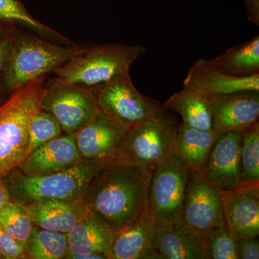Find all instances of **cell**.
Returning <instances> with one entry per match:
<instances>
[{
	"instance_id": "cell-1",
	"label": "cell",
	"mask_w": 259,
	"mask_h": 259,
	"mask_svg": "<svg viewBox=\"0 0 259 259\" xmlns=\"http://www.w3.org/2000/svg\"><path fill=\"white\" fill-rule=\"evenodd\" d=\"M153 171L108 162L90 181L83 202L117 233L134 224L147 209Z\"/></svg>"
},
{
	"instance_id": "cell-2",
	"label": "cell",
	"mask_w": 259,
	"mask_h": 259,
	"mask_svg": "<svg viewBox=\"0 0 259 259\" xmlns=\"http://www.w3.org/2000/svg\"><path fill=\"white\" fill-rule=\"evenodd\" d=\"M107 163L81 158L64 171L29 177L16 169L4 180L10 199L22 206L50 200L75 202L82 200L90 181Z\"/></svg>"
},
{
	"instance_id": "cell-3",
	"label": "cell",
	"mask_w": 259,
	"mask_h": 259,
	"mask_svg": "<svg viewBox=\"0 0 259 259\" xmlns=\"http://www.w3.org/2000/svg\"><path fill=\"white\" fill-rule=\"evenodd\" d=\"M44 77L13 91L0 105V179L16 170L28 156L29 125L40 110Z\"/></svg>"
},
{
	"instance_id": "cell-4",
	"label": "cell",
	"mask_w": 259,
	"mask_h": 259,
	"mask_svg": "<svg viewBox=\"0 0 259 259\" xmlns=\"http://www.w3.org/2000/svg\"><path fill=\"white\" fill-rule=\"evenodd\" d=\"M146 47L107 44L86 48L54 70L57 77L89 89L97 88L117 76L130 74L131 65Z\"/></svg>"
},
{
	"instance_id": "cell-5",
	"label": "cell",
	"mask_w": 259,
	"mask_h": 259,
	"mask_svg": "<svg viewBox=\"0 0 259 259\" xmlns=\"http://www.w3.org/2000/svg\"><path fill=\"white\" fill-rule=\"evenodd\" d=\"M178 127L164 109L127 130L112 161L154 169L175 152Z\"/></svg>"
},
{
	"instance_id": "cell-6",
	"label": "cell",
	"mask_w": 259,
	"mask_h": 259,
	"mask_svg": "<svg viewBox=\"0 0 259 259\" xmlns=\"http://www.w3.org/2000/svg\"><path fill=\"white\" fill-rule=\"evenodd\" d=\"M85 49L62 47L36 37H21L13 41L3 69L7 88L15 91L54 71Z\"/></svg>"
},
{
	"instance_id": "cell-7",
	"label": "cell",
	"mask_w": 259,
	"mask_h": 259,
	"mask_svg": "<svg viewBox=\"0 0 259 259\" xmlns=\"http://www.w3.org/2000/svg\"><path fill=\"white\" fill-rule=\"evenodd\" d=\"M191 174L190 166L175 152L153 169L147 209L156 224L182 223V204Z\"/></svg>"
},
{
	"instance_id": "cell-8",
	"label": "cell",
	"mask_w": 259,
	"mask_h": 259,
	"mask_svg": "<svg viewBox=\"0 0 259 259\" xmlns=\"http://www.w3.org/2000/svg\"><path fill=\"white\" fill-rule=\"evenodd\" d=\"M40 109L54 116L65 134H74L100 111L92 90L56 78L44 85Z\"/></svg>"
},
{
	"instance_id": "cell-9",
	"label": "cell",
	"mask_w": 259,
	"mask_h": 259,
	"mask_svg": "<svg viewBox=\"0 0 259 259\" xmlns=\"http://www.w3.org/2000/svg\"><path fill=\"white\" fill-rule=\"evenodd\" d=\"M95 93L100 111L127 131L165 109L158 100L139 93L130 74L110 80Z\"/></svg>"
},
{
	"instance_id": "cell-10",
	"label": "cell",
	"mask_w": 259,
	"mask_h": 259,
	"mask_svg": "<svg viewBox=\"0 0 259 259\" xmlns=\"http://www.w3.org/2000/svg\"><path fill=\"white\" fill-rule=\"evenodd\" d=\"M182 223L204 239L211 230L225 223L221 191L201 172L191 174L182 204Z\"/></svg>"
},
{
	"instance_id": "cell-11",
	"label": "cell",
	"mask_w": 259,
	"mask_h": 259,
	"mask_svg": "<svg viewBox=\"0 0 259 259\" xmlns=\"http://www.w3.org/2000/svg\"><path fill=\"white\" fill-rule=\"evenodd\" d=\"M126 132L100 110L74 134L80 156L89 161H112Z\"/></svg>"
},
{
	"instance_id": "cell-12",
	"label": "cell",
	"mask_w": 259,
	"mask_h": 259,
	"mask_svg": "<svg viewBox=\"0 0 259 259\" xmlns=\"http://www.w3.org/2000/svg\"><path fill=\"white\" fill-rule=\"evenodd\" d=\"M242 131H231L218 138L202 174L220 191L243 186L241 172Z\"/></svg>"
},
{
	"instance_id": "cell-13",
	"label": "cell",
	"mask_w": 259,
	"mask_h": 259,
	"mask_svg": "<svg viewBox=\"0 0 259 259\" xmlns=\"http://www.w3.org/2000/svg\"><path fill=\"white\" fill-rule=\"evenodd\" d=\"M212 131L218 137L228 132L244 131L258 122L259 92H241L209 97Z\"/></svg>"
},
{
	"instance_id": "cell-14",
	"label": "cell",
	"mask_w": 259,
	"mask_h": 259,
	"mask_svg": "<svg viewBox=\"0 0 259 259\" xmlns=\"http://www.w3.org/2000/svg\"><path fill=\"white\" fill-rule=\"evenodd\" d=\"M223 216L228 231L236 240L259 235V185L221 191Z\"/></svg>"
},
{
	"instance_id": "cell-15",
	"label": "cell",
	"mask_w": 259,
	"mask_h": 259,
	"mask_svg": "<svg viewBox=\"0 0 259 259\" xmlns=\"http://www.w3.org/2000/svg\"><path fill=\"white\" fill-rule=\"evenodd\" d=\"M183 83L208 98L241 92H259V73L232 76L219 71L210 61L199 59L191 66Z\"/></svg>"
},
{
	"instance_id": "cell-16",
	"label": "cell",
	"mask_w": 259,
	"mask_h": 259,
	"mask_svg": "<svg viewBox=\"0 0 259 259\" xmlns=\"http://www.w3.org/2000/svg\"><path fill=\"white\" fill-rule=\"evenodd\" d=\"M81 159L74 134L61 135L35 148L17 169L26 176H44L68 169Z\"/></svg>"
},
{
	"instance_id": "cell-17",
	"label": "cell",
	"mask_w": 259,
	"mask_h": 259,
	"mask_svg": "<svg viewBox=\"0 0 259 259\" xmlns=\"http://www.w3.org/2000/svg\"><path fill=\"white\" fill-rule=\"evenodd\" d=\"M152 246L158 259H207L205 239L182 223L156 224Z\"/></svg>"
},
{
	"instance_id": "cell-18",
	"label": "cell",
	"mask_w": 259,
	"mask_h": 259,
	"mask_svg": "<svg viewBox=\"0 0 259 259\" xmlns=\"http://www.w3.org/2000/svg\"><path fill=\"white\" fill-rule=\"evenodd\" d=\"M156 225L146 209L134 224L116 233L108 259H158L152 246Z\"/></svg>"
},
{
	"instance_id": "cell-19",
	"label": "cell",
	"mask_w": 259,
	"mask_h": 259,
	"mask_svg": "<svg viewBox=\"0 0 259 259\" xmlns=\"http://www.w3.org/2000/svg\"><path fill=\"white\" fill-rule=\"evenodd\" d=\"M67 235L69 253L66 257L70 255L102 253L106 254L108 258L116 232L88 209V212Z\"/></svg>"
},
{
	"instance_id": "cell-20",
	"label": "cell",
	"mask_w": 259,
	"mask_h": 259,
	"mask_svg": "<svg viewBox=\"0 0 259 259\" xmlns=\"http://www.w3.org/2000/svg\"><path fill=\"white\" fill-rule=\"evenodd\" d=\"M23 207L35 226L65 234H68L88 211L83 199L75 202L44 201Z\"/></svg>"
},
{
	"instance_id": "cell-21",
	"label": "cell",
	"mask_w": 259,
	"mask_h": 259,
	"mask_svg": "<svg viewBox=\"0 0 259 259\" xmlns=\"http://www.w3.org/2000/svg\"><path fill=\"white\" fill-rule=\"evenodd\" d=\"M163 106L167 110L178 113L185 125L203 131L212 130V108L209 98L192 89L184 86L182 90L172 95Z\"/></svg>"
},
{
	"instance_id": "cell-22",
	"label": "cell",
	"mask_w": 259,
	"mask_h": 259,
	"mask_svg": "<svg viewBox=\"0 0 259 259\" xmlns=\"http://www.w3.org/2000/svg\"><path fill=\"white\" fill-rule=\"evenodd\" d=\"M218 138L212 130L203 131L180 124L177 131L175 153L192 171L202 173Z\"/></svg>"
},
{
	"instance_id": "cell-23",
	"label": "cell",
	"mask_w": 259,
	"mask_h": 259,
	"mask_svg": "<svg viewBox=\"0 0 259 259\" xmlns=\"http://www.w3.org/2000/svg\"><path fill=\"white\" fill-rule=\"evenodd\" d=\"M209 61L219 71L232 76L258 74L259 35L249 41L227 49Z\"/></svg>"
},
{
	"instance_id": "cell-24",
	"label": "cell",
	"mask_w": 259,
	"mask_h": 259,
	"mask_svg": "<svg viewBox=\"0 0 259 259\" xmlns=\"http://www.w3.org/2000/svg\"><path fill=\"white\" fill-rule=\"evenodd\" d=\"M68 253L67 234L35 226L24 245L23 259H62Z\"/></svg>"
},
{
	"instance_id": "cell-25",
	"label": "cell",
	"mask_w": 259,
	"mask_h": 259,
	"mask_svg": "<svg viewBox=\"0 0 259 259\" xmlns=\"http://www.w3.org/2000/svg\"><path fill=\"white\" fill-rule=\"evenodd\" d=\"M242 184L259 185V123L242 131L241 148Z\"/></svg>"
},
{
	"instance_id": "cell-26",
	"label": "cell",
	"mask_w": 259,
	"mask_h": 259,
	"mask_svg": "<svg viewBox=\"0 0 259 259\" xmlns=\"http://www.w3.org/2000/svg\"><path fill=\"white\" fill-rule=\"evenodd\" d=\"M35 225L23 206L10 199L0 209V226L23 246Z\"/></svg>"
},
{
	"instance_id": "cell-27",
	"label": "cell",
	"mask_w": 259,
	"mask_h": 259,
	"mask_svg": "<svg viewBox=\"0 0 259 259\" xmlns=\"http://www.w3.org/2000/svg\"><path fill=\"white\" fill-rule=\"evenodd\" d=\"M62 132L60 124L55 117L40 109L33 116L29 125L28 156L35 148L60 136Z\"/></svg>"
},
{
	"instance_id": "cell-28",
	"label": "cell",
	"mask_w": 259,
	"mask_h": 259,
	"mask_svg": "<svg viewBox=\"0 0 259 259\" xmlns=\"http://www.w3.org/2000/svg\"><path fill=\"white\" fill-rule=\"evenodd\" d=\"M0 19L7 21L16 22L42 35L57 38H66L60 33L37 21L25 9L20 0H0Z\"/></svg>"
},
{
	"instance_id": "cell-29",
	"label": "cell",
	"mask_w": 259,
	"mask_h": 259,
	"mask_svg": "<svg viewBox=\"0 0 259 259\" xmlns=\"http://www.w3.org/2000/svg\"><path fill=\"white\" fill-rule=\"evenodd\" d=\"M207 259H238L236 239L226 223L215 227L205 237Z\"/></svg>"
},
{
	"instance_id": "cell-30",
	"label": "cell",
	"mask_w": 259,
	"mask_h": 259,
	"mask_svg": "<svg viewBox=\"0 0 259 259\" xmlns=\"http://www.w3.org/2000/svg\"><path fill=\"white\" fill-rule=\"evenodd\" d=\"M24 248L0 226V258L22 259Z\"/></svg>"
},
{
	"instance_id": "cell-31",
	"label": "cell",
	"mask_w": 259,
	"mask_h": 259,
	"mask_svg": "<svg viewBox=\"0 0 259 259\" xmlns=\"http://www.w3.org/2000/svg\"><path fill=\"white\" fill-rule=\"evenodd\" d=\"M238 259H258V236L236 240Z\"/></svg>"
},
{
	"instance_id": "cell-32",
	"label": "cell",
	"mask_w": 259,
	"mask_h": 259,
	"mask_svg": "<svg viewBox=\"0 0 259 259\" xmlns=\"http://www.w3.org/2000/svg\"><path fill=\"white\" fill-rule=\"evenodd\" d=\"M13 44V38L10 36L4 37L0 40V73L4 69Z\"/></svg>"
},
{
	"instance_id": "cell-33",
	"label": "cell",
	"mask_w": 259,
	"mask_h": 259,
	"mask_svg": "<svg viewBox=\"0 0 259 259\" xmlns=\"http://www.w3.org/2000/svg\"><path fill=\"white\" fill-rule=\"evenodd\" d=\"M247 10V18L250 22L259 26V0H243Z\"/></svg>"
},
{
	"instance_id": "cell-34",
	"label": "cell",
	"mask_w": 259,
	"mask_h": 259,
	"mask_svg": "<svg viewBox=\"0 0 259 259\" xmlns=\"http://www.w3.org/2000/svg\"><path fill=\"white\" fill-rule=\"evenodd\" d=\"M66 259H108L106 254L102 253H88L83 254L70 255Z\"/></svg>"
},
{
	"instance_id": "cell-35",
	"label": "cell",
	"mask_w": 259,
	"mask_h": 259,
	"mask_svg": "<svg viewBox=\"0 0 259 259\" xmlns=\"http://www.w3.org/2000/svg\"><path fill=\"white\" fill-rule=\"evenodd\" d=\"M10 199L9 192L4 179H0V209Z\"/></svg>"
},
{
	"instance_id": "cell-36",
	"label": "cell",
	"mask_w": 259,
	"mask_h": 259,
	"mask_svg": "<svg viewBox=\"0 0 259 259\" xmlns=\"http://www.w3.org/2000/svg\"><path fill=\"white\" fill-rule=\"evenodd\" d=\"M3 35H4V32H3V28L0 27V40L3 38Z\"/></svg>"
}]
</instances>
